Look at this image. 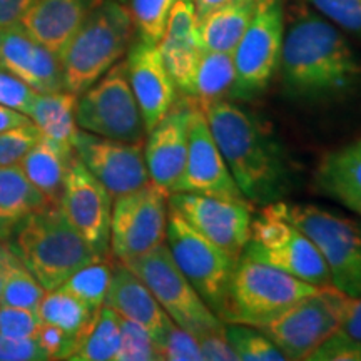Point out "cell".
Here are the masks:
<instances>
[{
  "mask_svg": "<svg viewBox=\"0 0 361 361\" xmlns=\"http://www.w3.org/2000/svg\"><path fill=\"white\" fill-rule=\"evenodd\" d=\"M279 71L284 92L298 102H336L361 85L360 56L333 22L313 12L293 19Z\"/></svg>",
  "mask_w": 361,
  "mask_h": 361,
  "instance_id": "6da1fadb",
  "label": "cell"
},
{
  "mask_svg": "<svg viewBox=\"0 0 361 361\" xmlns=\"http://www.w3.org/2000/svg\"><path fill=\"white\" fill-rule=\"evenodd\" d=\"M201 107L243 197L259 206L281 200L293 188L295 169L271 128L229 99Z\"/></svg>",
  "mask_w": 361,
  "mask_h": 361,
  "instance_id": "7a4b0ae2",
  "label": "cell"
},
{
  "mask_svg": "<svg viewBox=\"0 0 361 361\" xmlns=\"http://www.w3.org/2000/svg\"><path fill=\"white\" fill-rule=\"evenodd\" d=\"M134 35L130 11L104 0L59 54L64 90L80 96L121 61Z\"/></svg>",
  "mask_w": 361,
  "mask_h": 361,
  "instance_id": "3957f363",
  "label": "cell"
},
{
  "mask_svg": "<svg viewBox=\"0 0 361 361\" xmlns=\"http://www.w3.org/2000/svg\"><path fill=\"white\" fill-rule=\"evenodd\" d=\"M16 234L17 256L45 291L62 286L82 266L102 259L75 231L61 206L34 213Z\"/></svg>",
  "mask_w": 361,
  "mask_h": 361,
  "instance_id": "277c9868",
  "label": "cell"
},
{
  "mask_svg": "<svg viewBox=\"0 0 361 361\" xmlns=\"http://www.w3.org/2000/svg\"><path fill=\"white\" fill-rule=\"evenodd\" d=\"M319 288L241 255L229 284L223 322L264 328Z\"/></svg>",
  "mask_w": 361,
  "mask_h": 361,
  "instance_id": "5b68a950",
  "label": "cell"
},
{
  "mask_svg": "<svg viewBox=\"0 0 361 361\" xmlns=\"http://www.w3.org/2000/svg\"><path fill=\"white\" fill-rule=\"evenodd\" d=\"M269 206L314 243L328 266L333 286L350 296L361 295V221L311 204L276 201Z\"/></svg>",
  "mask_w": 361,
  "mask_h": 361,
  "instance_id": "8992f818",
  "label": "cell"
},
{
  "mask_svg": "<svg viewBox=\"0 0 361 361\" xmlns=\"http://www.w3.org/2000/svg\"><path fill=\"white\" fill-rule=\"evenodd\" d=\"M123 264L142 279L171 319L191 335L200 338L226 326L180 273L166 243Z\"/></svg>",
  "mask_w": 361,
  "mask_h": 361,
  "instance_id": "52a82bcc",
  "label": "cell"
},
{
  "mask_svg": "<svg viewBox=\"0 0 361 361\" xmlns=\"http://www.w3.org/2000/svg\"><path fill=\"white\" fill-rule=\"evenodd\" d=\"M243 255L303 279L316 288L331 286V274L314 243L291 221L266 204L251 221Z\"/></svg>",
  "mask_w": 361,
  "mask_h": 361,
  "instance_id": "ba28073f",
  "label": "cell"
},
{
  "mask_svg": "<svg viewBox=\"0 0 361 361\" xmlns=\"http://www.w3.org/2000/svg\"><path fill=\"white\" fill-rule=\"evenodd\" d=\"M166 241L180 273L214 314L223 318L229 284L239 259L197 233L171 207Z\"/></svg>",
  "mask_w": 361,
  "mask_h": 361,
  "instance_id": "9c48e42d",
  "label": "cell"
},
{
  "mask_svg": "<svg viewBox=\"0 0 361 361\" xmlns=\"http://www.w3.org/2000/svg\"><path fill=\"white\" fill-rule=\"evenodd\" d=\"M79 129L123 142H142L146 128L130 89L126 61L117 62L78 99Z\"/></svg>",
  "mask_w": 361,
  "mask_h": 361,
  "instance_id": "30bf717a",
  "label": "cell"
},
{
  "mask_svg": "<svg viewBox=\"0 0 361 361\" xmlns=\"http://www.w3.org/2000/svg\"><path fill=\"white\" fill-rule=\"evenodd\" d=\"M284 39L283 6L279 0H259L258 11L233 52V99H251L268 87L276 74Z\"/></svg>",
  "mask_w": 361,
  "mask_h": 361,
  "instance_id": "8fae6325",
  "label": "cell"
},
{
  "mask_svg": "<svg viewBox=\"0 0 361 361\" xmlns=\"http://www.w3.org/2000/svg\"><path fill=\"white\" fill-rule=\"evenodd\" d=\"M169 192L149 180L133 192L117 196L111 213V251L124 263L166 241Z\"/></svg>",
  "mask_w": 361,
  "mask_h": 361,
  "instance_id": "7c38bea8",
  "label": "cell"
},
{
  "mask_svg": "<svg viewBox=\"0 0 361 361\" xmlns=\"http://www.w3.org/2000/svg\"><path fill=\"white\" fill-rule=\"evenodd\" d=\"M345 298L346 293L333 284L319 288L261 331L281 350L286 360H308L311 351L340 328Z\"/></svg>",
  "mask_w": 361,
  "mask_h": 361,
  "instance_id": "4fadbf2b",
  "label": "cell"
},
{
  "mask_svg": "<svg viewBox=\"0 0 361 361\" xmlns=\"http://www.w3.org/2000/svg\"><path fill=\"white\" fill-rule=\"evenodd\" d=\"M168 204L197 233L241 258L251 236V202L219 194L169 192Z\"/></svg>",
  "mask_w": 361,
  "mask_h": 361,
  "instance_id": "5bb4252c",
  "label": "cell"
},
{
  "mask_svg": "<svg viewBox=\"0 0 361 361\" xmlns=\"http://www.w3.org/2000/svg\"><path fill=\"white\" fill-rule=\"evenodd\" d=\"M61 207L89 246L107 258L111 251L112 196L75 154L66 174Z\"/></svg>",
  "mask_w": 361,
  "mask_h": 361,
  "instance_id": "9a60e30c",
  "label": "cell"
},
{
  "mask_svg": "<svg viewBox=\"0 0 361 361\" xmlns=\"http://www.w3.org/2000/svg\"><path fill=\"white\" fill-rule=\"evenodd\" d=\"M74 152L112 197L133 192L151 180L142 142L114 141L79 129Z\"/></svg>",
  "mask_w": 361,
  "mask_h": 361,
  "instance_id": "2e32d148",
  "label": "cell"
},
{
  "mask_svg": "<svg viewBox=\"0 0 361 361\" xmlns=\"http://www.w3.org/2000/svg\"><path fill=\"white\" fill-rule=\"evenodd\" d=\"M171 192L219 194V196L243 197L238 184L223 154H221L214 135L202 111L201 102L194 97L191 119H189L188 156L183 174Z\"/></svg>",
  "mask_w": 361,
  "mask_h": 361,
  "instance_id": "e0dca14e",
  "label": "cell"
},
{
  "mask_svg": "<svg viewBox=\"0 0 361 361\" xmlns=\"http://www.w3.org/2000/svg\"><path fill=\"white\" fill-rule=\"evenodd\" d=\"M194 97L186 96L173 104L159 124L147 133L144 157L149 178L157 186L173 191L183 174L188 156L189 119H191Z\"/></svg>",
  "mask_w": 361,
  "mask_h": 361,
  "instance_id": "ac0fdd59",
  "label": "cell"
},
{
  "mask_svg": "<svg viewBox=\"0 0 361 361\" xmlns=\"http://www.w3.org/2000/svg\"><path fill=\"white\" fill-rule=\"evenodd\" d=\"M0 69L17 75L40 94L64 90L61 59L30 37L22 24L0 27Z\"/></svg>",
  "mask_w": 361,
  "mask_h": 361,
  "instance_id": "d6986e66",
  "label": "cell"
},
{
  "mask_svg": "<svg viewBox=\"0 0 361 361\" xmlns=\"http://www.w3.org/2000/svg\"><path fill=\"white\" fill-rule=\"evenodd\" d=\"M157 47L176 89L184 96H196L197 66L204 49L192 0H176Z\"/></svg>",
  "mask_w": 361,
  "mask_h": 361,
  "instance_id": "ffe728a7",
  "label": "cell"
},
{
  "mask_svg": "<svg viewBox=\"0 0 361 361\" xmlns=\"http://www.w3.org/2000/svg\"><path fill=\"white\" fill-rule=\"evenodd\" d=\"M126 67L130 89L141 109L144 128L149 133L176 102V85L156 44L139 39L130 49Z\"/></svg>",
  "mask_w": 361,
  "mask_h": 361,
  "instance_id": "44dd1931",
  "label": "cell"
},
{
  "mask_svg": "<svg viewBox=\"0 0 361 361\" xmlns=\"http://www.w3.org/2000/svg\"><path fill=\"white\" fill-rule=\"evenodd\" d=\"M104 305L109 306L117 314L126 319L141 324L154 338L157 348L162 345L169 328L173 326L171 316L162 310L151 290L142 283V279L124 266L112 268V278L107 290Z\"/></svg>",
  "mask_w": 361,
  "mask_h": 361,
  "instance_id": "7402d4cb",
  "label": "cell"
},
{
  "mask_svg": "<svg viewBox=\"0 0 361 361\" xmlns=\"http://www.w3.org/2000/svg\"><path fill=\"white\" fill-rule=\"evenodd\" d=\"M104 0H35L20 24L30 37L61 54L84 20Z\"/></svg>",
  "mask_w": 361,
  "mask_h": 361,
  "instance_id": "603a6c76",
  "label": "cell"
},
{
  "mask_svg": "<svg viewBox=\"0 0 361 361\" xmlns=\"http://www.w3.org/2000/svg\"><path fill=\"white\" fill-rule=\"evenodd\" d=\"M314 183L324 196L350 209L361 202V139L326 152L316 168Z\"/></svg>",
  "mask_w": 361,
  "mask_h": 361,
  "instance_id": "cb8c5ba5",
  "label": "cell"
},
{
  "mask_svg": "<svg viewBox=\"0 0 361 361\" xmlns=\"http://www.w3.org/2000/svg\"><path fill=\"white\" fill-rule=\"evenodd\" d=\"M52 207L19 164L0 166V241L17 233L27 218Z\"/></svg>",
  "mask_w": 361,
  "mask_h": 361,
  "instance_id": "d4e9b609",
  "label": "cell"
},
{
  "mask_svg": "<svg viewBox=\"0 0 361 361\" xmlns=\"http://www.w3.org/2000/svg\"><path fill=\"white\" fill-rule=\"evenodd\" d=\"M74 149L40 137L35 146L22 157L19 168L27 179L44 194L52 206H61L66 174Z\"/></svg>",
  "mask_w": 361,
  "mask_h": 361,
  "instance_id": "484cf974",
  "label": "cell"
},
{
  "mask_svg": "<svg viewBox=\"0 0 361 361\" xmlns=\"http://www.w3.org/2000/svg\"><path fill=\"white\" fill-rule=\"evenodd\" d=\"M259 0H233L200 20V39L204 51L233 54L252 17Z\"/></svg>",
  "mask_w": 361,
  "mask_h": 361,
  "instance_id": "4316f807",
  "label": "cell"
},
{
  "mask_svg": "<svg viewBox=\"0 0 361 361\" xmlns=\"http://www.w3.org/2000/svg\"><path fill=\"white\" fill-rule=\"evenodd\" d=\"M78 99L79 96L67 90L39 94L29 117L42 137L74 149L75 135L79 133L75 121Z\"/></svg>",
  "mask_w": 361,
  "mask_h": 361,
  "instance_id": "83f0119b",
  "label": "cell"
},
{
  "mask_svg": "<svg viewBox=\"0 0 361 361\" xmlns=\"http://www.w3.org/2000/svg\"><path fill=\"white\" fill-rule=\"evenodd\" d=\"M121 346V316L109 306H101L75 341L69 360L116 361Z\"/></svg>",
  "mask_w": 361,
  "mask_h": 361,
  "instance_id": "f1b7e54d",
  "label": "cell"
},
{
  "mask_svg": "<svg viewBox=\"0 0 361 361\" xmlns=\"http://www.w3.org/2000/svg\"><path fill=\"white\" fill-rule=\"evenodd\" d=\"M35 311H37L40 323L61 328L74 340V346L80 333L96 314V311L90 310L82 300H79L78 296H74L64 288L45 291Z\"/></svg>",
  "mask_w": 361,
  "mask_h": 361,
  "instance_id": "f546056e",
  "label": "cell"
},
{
  "mask_svg": "<svg viewBox=\"0 0 361 361\" xmlns=\"http://www.w3.org/2000/svg\"><path fill=\"white\" fill-rule=\"evenodd\" d=\"M234 71L233 54L202 51L196 74V97L200 102L233 97Z\"/></svg>",
  "mask_w": 361,
  "mask_h": 361,
  "instance_id": "4dcf8cb0",
  "label": "cell"
},
{
  "mask_svg": "<svg viewBox=\"0 0 361 361\" xmlns=\"http://www.w3.org/2000/svg\"><path fill=\"white\" fill-rule=\"evenodd\" d=\"M112 278V266L106 258L94 261L75 271L67 281L59 288H64L79 300H82L92 311L104 306L107 290Z\"/></svg>",
  "mask_w": 361,
  "mask_h": 361,
  "instance_id": "1f68e13d",
  "label": "cell"
},
{
  "mask_svg": "<svg viewBox=\"0 0 361 361\" xmlns=\"http://www.w3.org/2000/svg\"><path fill=\"white\" fill-rule=\"evenodd\" d=\"M45 290L32 273L25 268L19 256H13L7 266L0 305L17 306V308L37 310Z\"/></svg>",
  "mask_w": 361,
  "mask_h": 361,
  "instance_id": "d6a6232c",
  "label": "cell"
},
{
  "mask_svg": "<svg viewBox=\"0 0 361 361\" xmlns=\"http://www.w3.org/2000/svg\"><path fill=\"white\" fill-rule=\"evenodd\" d=\"M226 336L236 351L238 361H283L286 356L258 328L226 323Z\"/></svg>",
  "mask_w": 361,
  "mask_h": 361,
  "instance_id": "836d02e7",
  "label": "cell"
},
{
  "mask_svg": "<svg viewBox=\"0 0 361 361\" xmlns=\"http://www.w3.org/2000/svg\"><path fill=\"white\" fill-rule=\"evenodd\" d=\"M174 2L176 0H130L129 11L139 39L147 44H159Z\"/></svg>",
  "mask_w": 361,
  "mask_h": 361,
  "instance_id": "e575fe53",
  "label": "cell"
},
{
  "mask_svg": "<svg viewBox=\"0 0 361 361\" xmlns=\"http://www.w3.org/2000/svg\"><path fill=\"white\" fill-rule=\"evenodd\" d=\"M154 338L141 324L121 316V346L116 361H159Z\"/></svg>",
  "mask_w": 361,
  "mask_h": 361,
  "instance_id": "d590c367",
  "label": "cell"
},
{
  "mask_svg": "<svg viewBox=\"0 0 361 361\" xmlns=\"http://www.w3.org/2000/svg\"><path fill=\"white\" fill-rule=\"evenodd\" d=\"M42 137L34 123L0 133V166L19 164L22 157Z\"/></svg>",
  "mask_w": 361,
  "mask_h": 361,
  "instance_id": "8d00e7d4",
  "label": "cell"
},
{
  "mask_svg": "<svg viewBox=\"0 0 361 361\" xmlns=\"http://www.w3.org/2000/svg\"><path fill=\"white\" fill-rule=\"evenodd\" d=\"M329 22L361 35V0H306Z\"/></svg>",
  "mask_w": 361,
  "mask_h": 361,
  "instance_id": "74e56055",
  "label": "cell"
},
{
  "mask_svg": "<svg viewBox=\"0 0 361 361\" xmlns=\"http://www.w3.org/2000/svg\"><path fill=\"white\" fill-rule=\"evenodd\" d=\"M161 360L166 361H202L200 343L196 336L173 323L159 346Z\"/></svg>",
  "mask_w": 361,
  "mask_h": 361,
  "instance_id": "f35d334b",
  "label": "cell"
},
{
  "mask_svg": "<svg viewBox=\"0 0 361 361\" xmlns=\"http://www.w3.org/2000/svg\"><path fill=\"white\" fill-rule=\"evenodd\" d=\"M310 361H361V343L355 341L341 329H336L319 343L308 356Z\"/></svg>",
  "mask_w": 361,
  "mask_h": 361,
  "instance_id": "ab89813d",
  "label": "cell"
},
{
  "mask_svg": "<svg viewBox=\"0 0 361 361\" xmlns=\"http://www.w3.org/2000/svg\"><path fill=\"white\" fill-rule=\"evenodd\" d=\"M40 92L34 90L29 84L11 74V72L0 69V104L29 116L32 106Z\"/></svg>",
  "mask_w": 361,
  "mask_h": 361,
  "instance_id": "60d3db41",
  "label": "cell"
},
{
  "mask_svg": "<svg viewBox=\"0 0 361 361\" xmlns=\"http://www.w3.org/2000/svg\"><path fill=\"white\" fill-rule=\"evenodd\" d=\"M40 324L37 311L0 305V333L11 338H34Z\"/></svg>",
  "mask_w": 361,
  "mask_h": 361,
  "instance_id": "b9f144b4",
  "label": "cell"
},
{
  "mask_svg": "<svg viewBox=\"0 0 361 361\" xmlns=\"http://www.w3.org/2000/svg\"><path fill=\"white\" fill-rule=\"evenodd\" d=\"M35 341L47 355V360H69L74 350V340L54 324L40 323L35 331Z\"/></svg>",
  "mask_w": 361,
  "mask_h": 361,
  "instance_id": "7bdbcfd3",
  "label": "cell"
},
{
  "mask_svg": "<svg viewBox=\"0 0 361 361\" xmlns=\"http://www.w3.org/2000/svg\"><path fill=\"white\" fill-rule=\"evenodd\" d=\"M47 355L35 338H11L0 333V361H44Z\"/></svg>",
  "mask_w": 361,
  "mask_h": 361,
  "instance_id": "ee69618b",
  "label": "cell"
},
{
  "mask_svg": "<svg viewBox=\"0 0 361 361\" xmlns=\"http://www.w3.org/2000/svg\"><path fill=\"white\" fill-rule=\"evenodd\" d=\"M200 343V350L202 360L206 361H238L236 351L226 336V326L219 331L206 333L200 338H196Z\"/></svg>",
  "mask_w": 361,
  "mask_h": 361,
  "instance_id": "f6af8a7d",
  "label": "cell"
},
{
  "mask_svg": "<svg viewBox=\"0 0 361 361\" xmlns=\"http://www.w3.org/2000/svg\"><path fill=\"white\" fill-rule=\"evenodd\" d=\"M355 341L361 343V295L350 296L346 295L345 303H343L340 328Z\"/></svg>",
  "mask_w": 361,
  "mask_h": 361,
  "instance_id": "bcb514c9",
  "label": "cell"
},
{
  "mask_svg": "<svg viewBox=\"0 0 361 361\" xmlns=\"http://www.w3.org/2000/svg\"><path fill=\"white\" fill-rule=\"evenodd\" d=\"M35 0H0V27L20 24Z\"/></svg>",
  "mask_w": 361,
  "mask_h": 361,
  "instance_id": "7dc6e473",
  "label": "cell"
},
{
  "mask_svg": "<svg viewBox=\"0 0 361 361\" xmlns=\"http://www.w3.org/2000/svg\"><path fill=\"white\" fill-rule=\"evenodd\" d=\"M30 123H32V121H30L29 116L22 114L19 111L11 109V107L2 106V104H0V133H2V130L19 128V126H25Z\"/></svg>",
  "mask_w": 361,
  "mask_h": 361,
  "instance_id": "c3c4849f",
  "label": "cell"
},
{
  "mask_svg": "<svg viewBox=\"0 0 361 361\" xmlns=\"http://www.w3.org/2000/svg\"><path fill=\"white\" fill-rule=\"evenodd\" d=\"M194 8H196L197 22L204 19L206 16H209L211 12H214L216 8L226 6V4L233 2V0H192Z\"/></svg>",
  "mask_w": 361,
  "mask_h": 361,
  "instance_id": "681fc988",
  "label": "cell"
},
{
  "mask_svg": "<svg viewBox=\"0 0 361 361\" xmlns=\"http://www.w3.org/2000/svg\"><path fill=\"white\" fill-rule=\"evenodd\" d=\"M17 252L11 250V247L6 245H0V295H2V288H4V281H6V273H7V266L11 263L13 256Z\"/></svg>",
  "mask_w": 361,
  "mask_h": 361,
  "instance_id": "f907efd6",
  "label": "cell"
},
{
  "mask_svg": "<svg viewBox=\"0 0 361 361\" xmlns=\"http://www.w3.org/2000/svg\"><path fill=\"white\" fill-rule=\"evenodd\" d=\"M0 245H2V243H0Z\"/></svg>",
  "mask_w": 361,
  "mask_h": 361,
  "instance_id": "816d5d0a",
  "label": "cell"
}]
</instances>
